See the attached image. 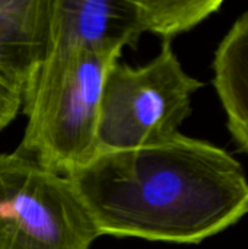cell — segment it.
I'll use <instances>...</instances> for the list:
<instances>
[{"label": "cell", "instance_id": "ba28073f", "mask_svg": "<svg viewBox=\"0 0 248 249\" xmlns=\"http://www.w3.org/2000/svg\"><path fill=\"white\" fill-rule=\"evenodd\" d=\"M146 32L158 35L162 41L190 31L216 13L221 0H140Z\"/></svg>", "mask_w": 248, "mask_h": 249}, {"label": "cell", "instance_id": "6da1fadb", "mask_svg": "<svg viewBox=\"0 0 248 249\" xmlns=\"http://www.w3.org/2000/svg\"><path fill=\"white\" fill-rule=\"evenodd\" d=\"M69 179L99 236L200 244L248 213L240 162L181 133L158 146L99 153Z\"/></svg>", "mask_w": 248, "mask_h": 249}, {"label": "cell", "instance_id": "277c9868", "mask_svg": "<svg viewBox=\"0 0 248 249\" xmlns=\"http://www.w3.org/2000/svg\"><path fill=\"white\" fill-rule=\"evenodd\" d=\"M98 238L67 177L0 153V249H91Z\"/></svg>", "mask_w": 248, "mask_h": 249}, {"label": "cell", "instance_id": "5b68a950", "mask_svg": "<svg viewBox=\"0 0 248 249\" xmlns=\"http://www.w3.org/2000/svg\"><path fill=\"white\" fill-rule=\"evenodd\" d=\"M145 32L140 0H50L47 50L136 48Z\"/></svg>", "mask_w": 248, "mask_h": 249}, {"label": "cell", "instance_id": "9c48e42d", "mask_svg": "<svg viewBox=\"0 0 248 249\" xmlns=\"http://www.w3.org/2000/svg\"><path fill=\"white\" fill-rule=\"evenodd\" d=\"M22 108V93L0 76V131L4 130Z\"/></svg>", "mask_w": 248, "mask_h": 249}, {"label": "cell", "instance_id": "8992f818", "mask_svg": "<svg viewBox=\"0 0 248 249\" xmlns=\"http://www.w3.org/2000/svg\"><path fill=\"white\" fill-rule=\"evenodd\" d=\"M50 0H0V76L23 92L48 45Z\"/></svg>", "mask_w": 248, "mask_h": 249}, {"label": "cell", "instance_id": "52a82bcc", "mask_svg": "<svg viewBox=\"0 0 248 249\" xmlns=\"http://www.w3.org/2000/svg\"><path fill=\"white\" fill-rule=\"evenodd\" d=\"M213 85L228 128L248 155V12L234 22L215 51Z\"/></svg>", "mask_w": 248, "mask_h": 249}, {"label": "cell", "instance_id": "7a4b0ae2", "mask_svg": "<svg viewBox=\"0 0 248 249\" xmlns=\"http://www.w3.org/2000/svg\"><path fill=\"white\" fill-rule=\"evenodd\" d=\"M121 51L47 50L22 92L28 121L15 152L67 178L86 166L98 155L104 80Z\"/></svg>", "mask_w": 248, "mask_h": 249}, {"label": "cell", "instance_id": "3957f363", "mask_svg": "<svg viewBox=\"0 0 248 249\" xmlns=\"http://www.w3.org/2000/svg\"><path fill=\"white\" fill-rule=\"evenodd\" d=\"M203 83L186 73L171 41L142 67L114 63L104 80L96 130L98 155L158 146L178 134Z\"/></svg>", "mask_w": 248, "mask_h": 249}]
</instances>
